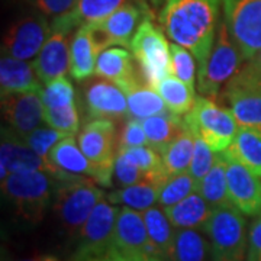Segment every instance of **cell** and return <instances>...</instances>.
<instances>
[{"mask_svg": "<svg viewBox=\"0 0 261 261\" xmlns=\"http://www.w3.org/2000/svg\"><path fill=\"white\" fill-rule=\"evenodd\" d=\"M221 0H167L160 25L174 44L189 49L203 65L214 47Z\"/></svg>", "mask_w": 261, "mask_h": 261, "instance_id": "6da1fadb", "label": "cell"}, {"mask_svg": "<svg viewBox=\"0 0 261 261\" xmlns=\"http://www.w3.org/2000/svg\"><path fill=\"white\" fill-rule=\"evenodd\" d=\"M105 197L106 193L92 178L71 173L57 177L53 209L64 232L77 237L96 205Z\"/></svg>", "mask_w": 261, "mask_h": 261, "instance_id": "7a4b0ae2", "label": "cell"}, {"mask_svg": "<svg viewBox=\"0 0 261 261\" xmlns=\"http://www.w3.org/2000/svg\"><path fill=\"white\" fill-rule=\"evenodd\" d=\"M54 185L56 178L45 171H20L2 180V192L13 206L19 219L29 225H37L45 218L53 205Z\"/></svg>", "mask_w": 261, "mask_h": 261, "instance_id": "3957f363", "label": "cell"}, {"mask_svg": "<svg viewBox=\"0 0 261 261\" xmlns=\"http://www.w3.org/2000/svg\"><path fill=\"white\" fill-rule=\"evenodd\" d=\"M244 57L233 42L222 19L218 25L214 47L203 65L199 67L197 89L205 97L215 99L240 71Z\"/></svg>", "mask_w": 261, "mask_h": 261, "instance_id": "277c9868", "label": "cell"}, {"mask_svg": "<svg viewBox=\"0 0 261 261\" xmlns=\"http://www.w3.org/2000/svg\"><path fill=\"white\" fill-rule=\"evenodd\" d=\"M152 19L141 22L129 47L140 64L144 83L157 90L159 84L171 74V53L164 32L154 25Z\"/></svg>", "mask_w": 261, "mask_h": 261, "instance_id": "5b68a950", "label": "cell"}, {"mask_svg": "<svg viewBox=\"0 0 261 261\" xmlns=\"http://www.w3.org/2000/svg\"><path fill=\"white\" fill-rule=\"evenodd\" d=\"M214 261H244L247 250V222L232 205L216 207L203 226Z\"/></svg>", "mask_w": 261, "mask_h": 261, "instance_id": "8992f818", "label": "cell"}, {"mask_svg": "<svg viewBox=\"0 0 261 261\" xmlns=\"http://www.w3.org/2000/svg\"><path fill=\"white\" fill-rule=\"evenodd\" d=\"M185 123L214 152H224L240 129L231 109H225L205 96L196 99L193 109L185 116Z\"/></svg>", "mask_w": 261, "mask_h": 261, "instance_id": "52a82bcc", "label": "cell"}, {"mask_svg": "<svg viewBox=\"0 0 261 261\" xmlns=\"http://www.w3.org/2000/svg\"><path fill=\"white\" fill-rule=\"evenodd\" d=\"M152 18V10L147 0L129 2L115 10L112 15L93 23H87L94 44L102 53L106 48L119 45L129 47L130 41L144 19Z\"/></svg>", "mask_w": 261, "mask_h": 261, "instance_id": "ba28073f", "label": "cell"}, {"mask_svg": "<svg viewBox=\"0 0 261 261\" xmlns=\"http://www.w3.org/2000/svg\"><path fill=\"white\" fill-rule=\"evenodd\" d=\"M118 214L119 209L106 197L96 205L89 219L75 237L77 245L71 261H89L102 257L112 250Z\"/></svg>", "mask_w": 261, "mask_h": 261, "instance_id": "9c48e42d", "label": "cell"}, {"mask_svg": "<svg viewBox=\"0 0 261 261\" xmlns=\"http://www.w3.org/2000/svg\"><path fill=\"white\" fill-rule=\"evenodd\" d=\"M224 20L244 60L261 49V0H222Z\"/></svg>", "mask_w": 261, "mask_h": 261, "instance_id": "30bf717a", "label": "cell"}, {"mask_svg": "<svg viewBox=\"0 0 261 261\" xmlns=\"http://www.w3.org/2000/svg\"><path fill=\"white\" fill-rule=\"evenodd\" d=\"M49 32L51 25L47 16L37 9L29 12L16 19L6 31L2 42L3 56L23 61L37 57L47 42Z\"/></svg>", "mask_w": 261, "mask_h": 261, "instance_id": "8fae6325", "label": "cell"}, {"mask_svg": "<svg viewBox=\"0 0 261 261\" xmlns=\"http://www.w3.org/2000/svg\"><path fill=\"white\" fill-rule=\"evenodd\" d=\"M0 180H5L12 173L39 170L51 174L53 177H61L67 171L54 166L49 160L42 159L28 145L22 135L12 128H2L0 144Z\"/></svg>", "mask_w": 261, "mask_h": 261, "instance_id": "7c38bea8", "label": "cell"}, {"mask_svg": "<svg viewBox=\"0 0 261 261\" xmlns=\"http://www.w3.org/2000/svg\"><path fill=\"white\" fill-rule=\"evenodd\" d=\"M79 147L97 167L113 174L115 160L119 151L116 126L111 119H89L79 132Z\"/></svg>", "mask_w": 261, "mask_h": 261, "instance_id": "4fadbf2b", "label": "cell"}, {"mask_svg": "<svg viewBox=\"0 0 261 261\" xmlns=\"http://www.w3.org/2000/svg\"><path fill=\"white\" fill-rule=\"evenodd\" d=\"M229 203L244 215L261 212V183L258 177L224 151Z\"/></svg>", "mask_w": 261, "mask_h": 261, "instance_id": "5bb4252c", "label": "cell"}, {"mask_svg": "<svg viewBox=\"0 0 261 261\" xmlns=\"http://www.w3.org/2000/svg\"><path fill=\"white\" fill-rule=\"evenodd\" d=\"M44 111L42 92L13 93L2 97L3 119L8 122L9 128L22 137L39 128V123L44 119Z\"/></svg>", "mask_w": 261, "mask_h": 261, "instance_id": "9a60e30c", "label": "cell"}, {"mask_svg": "<svg viewBox=\"0 0 261 261\" xmlns=\"http://www.w3.org/2000/svg\"><path fill=\"white\" fill-rule=\"evenodd\" d=\"M112 250L125 257L138 254L155 255L142 214L126 206L119 209L113 232Z\"/></svg>", "mask_w": 261, "mask_h": 261, "instance_id": "2e32d148", "label": "cell"}, {"mask_svg": "<svg viewBox=\"0 0 261 261\" xmlns=\"http://www.w3.org/2000/svg\"><path fill=\"white\" fill-rule=\"evenodd\" d=\"M84 105L89 119L128 118L126 96L118 84L109 80H94L84 89Z\"/></svg>", "mask_w": 261, "mask_h": 261, "instance_id": "e0dca14e", "label": "cell"}, {"mask_svg": "<svg viewBox=\"0 0 261 261\" xmlns=\"http://www.w3.org/2000/svg\"><path fill=\"white\" fill-rule=\"evenodd\" d=\"M48 160L67 173L92 178L103 187H111L113 185V174L97 167L87 159L82 148L79 147V142H75L73 137H65L60 141L49 151Z\"/></svg>", "mask_w": 261, "mask_h": 261, "instance_id": "ac0fdd59", "label": "cell"}, {"mask_svg": "<svg viewBox=\"0 0 261 261\" xmlns=\"http://www.w3.org/2000/svg\"><path fill=\"white\" fill-rule=\"evenodd\" d=\"M70 34L68 31L51 27L47 42L34 60L32 67L44 84L64 77L67 70H70Z\"/></svg>", "mask_w": 261, "mask_h": 261, "instance_id": "d6986e66", "label": "cell"}, {"mask_svg": "<svg viewBox=\"0 0 261 261\" xmlns=\"http://www.w3.org/2000/svg\"><path fill=\"white\" fill-rule=\"evenodd\" d=\"M129 2L138 0H77L68 13L53 19L51 27L71 32L74 28L102 20Z\"/></svg>", "mask_w": 261, "mask_h": 261, "instance_id": "ffe728a7", "label": "cell"}, {"mask_svg": "<svg viewBox=\"0 0 261 261\" xmlns=\"http://www.w3.org/2000/svg\"><path fill=\"white\" fill-rule=\"evenodd\" d=\"M0 90L2 97L13 93L42 92L41 80L34 67L9 56H2L0 60Z\"/></svg>", "mask_w": 261, "mask_h": 261, "instance_id": "44dd1931", "label": "cell"}, {"mask_svg": "<svg viewBox=\"0 0 261 261\" xmlns=\"http://www.w3.org/2000/svg\"><path fill=\"white\" fill-rule=\"evenodd\" d=\"M126 96L128 102V118L147 119L168 112L167 106L157 90L151 89L147 83H142L138 77L119 86Z\"/></svg>", "mask_w": 261, "mask_h": 261, "instance_id": "7402d4cb", "label": "cell"}, {"mask_svg": "<svg viewBox=\"0 0 261 261\" xmlns=\"http://www.w3.org/2000/svg\"><path fill=\"white\" fill-rule=\"evenodd\" d=\"M99 54L100 53L89 28L86 25L80 27L70 44V75L77 82L92 77L96 71V60Z\"/></svg>", "mask_w": 261, "mask_h": 261, "instance_id": "603a6c76", "label": "cell"}, {"mask_svg": "<svg viewBox=\"0 0 261 261\" xmlns=\"http://www.w3.org/2000/svg\"><path fill=\"white\" fill-rule=\"evenodd\" d=\"M164 212L178 229H197L203 228L209 221L214 207L199 193H192L176 205L166 207Z\"/></svg>", "mask_w": 261, "mask_h": 261, "instance_id": "cb8c5ba5", "label": "cell"}, {"mask_svg": "<svg viewBox=\"0 0 261 261\" xmlns=\"http://www.w3.org/2000/svg\"><path fill=\"white\" fill-rule=\"evenodd\" d=\"M94 74L115 84H121L135 79L134 56L122 47H109L103 49L96 60Z\"/></svg>", "mask_w": 261, "mask_h": 261, "instance_id": "d4e9b609", "label": "cell"}, {"mask_svg": "<svg viewBox=\"0 0 261 261\" xmlns=\"http://www.w3.org/2000/svg\"><path fill=\"white\" fill-rule=\"evenodd\" d=\"M168 261H214L209 240L197 229H178L167 255Z\"/></svg>", "mask_w": 261, "mask_h": 261, "instance_id": "484cf974", "label": "cell"}, {"mask_svg": "<svg viewBox=\"0 0 261 261\" xmlns=\"http://www.w3.org/2000/svg\"><path fill=\"white\" fill-rule=\"evenodd\" d=\"M193 152H195V134L186 126L176 140L171 141L160 151L168 177L189 171Z\"/></svg>", "mask_w": 261, "mask_h": 261, "instance_id": "4316f807", "label": "cell"}, {"mask_svg": "<svg viewBox=\"0 0 261 261\" xmlns=\"http://www.w3.org/2000/svg\"><path fill=\"white\" fill-rule=\"evenodd\" d=\"M142 126L148 138V147L159 152L171 141L176 140L186 128L185 119H180L178 115H174L170 111L142 119Z\"/></svg>", "mask_w": 261, "mask_h": 261, "instance_id": "83f0119b", "label": "cell"}, {"mask_svg": "<svg viewBox=\"0 0 261 261\" xmlns=\"http://www.w3.org/2000/svg\"><path fill=\"white\" fill-rule=\"evenodd\" d=\"M229 109L240 128L251 129L261 135V93L225 92Z\"/></svg>", "mask_w": 261, "mask_h": 261, "instance_id": "f1b7e54d", "label": "cell"}, {"mask_svg": "<svg viewBox=\"0 0 261 261\" xmlns=\"http://www.w3.org/2000/svg\"><path fill=\"white\" fill-rule=\"evenodd\" d=\"M228 155L261 177V135L247 128H240L232 144L225 149Z\"/></svg>", "mask_w": 261, "mask_h": 261, "instance_id": "f546056e", "label": "cell"}, {"mask_svg": "<svg viewBox=\"0 0 261 261\" xmlns=\"http://www.w3.org/2000/svg\"><path fill=\"white\" fill-rule=\"evenodd\" d=\"M197 193L205 199L214 209L231 205L228 197V180H226V160L221 152L214 167L197 183Z\"/></svg>", "mask_w": 261, "mask_h": 261, "instance_id": "4dcf8cb0", "label": "cell"}, {"mask_svg": "<svg viewBox=\"0 0 261 261\" xmlns=\"http://www.w3.org/2000/svg\"><path fill=\"white\" fill-rule=\"evenodd\" d=\"M142 216H144V222L148 231L149 241L152 245L154 254L161 258H167L170 248L174 241V235H176V231L173 229L174 225L171 224V221L168 219L164 211L154 206L144 211Z\"/></svg>", "mask_w": 261, "mask_h": 261, "instance_id": "1f68e13d", "label": "cell"}, {"mask_svg": "<svg viewBox=\"0 0 261 261\" xmlns=\"http://www.w3.org/2000/svg\"><path fill=\"white\" fill-rule=\"evenodd\" d=\"M160 190L161 189L159 186L142 181L134 186L119 187L111 193H106V199L112 205L126 206L135 211H147L159 200Z\"/></svg>", "mask_w": 261, "mask_h": 261, "instance_id": "d6a6232c", "label": "cell"}, {"mask_svg": "<svg viewBox=\"0 0 261 261\" xmlns=\"http://www.w3.org/2000/svg\"><path fill=\"white\" fill-rule=\"evenodd\" d=\"M157 92L163 97L168 111L174 115H187L195 106V90H192L186 83L178 80L177 77H166L159 84Z\"/></svg>", "mask_w": 261, "mask_h": 261, "instance_id": "836d02e7", "label": "cell"}, {"mask_svg": "<svg viewBox=\"0 0 261 261\" xmlns=\"http://www.w3.org/2000/svg\"><path fill=\"white\" fill-rule=\"evenodd\" d=\"M225 92H251L261 93V49L247 60L232 80L226 84Z\"/></svg>", "mask_w": 261, "mask_h": 261, "instance_id": "e575fe53", "label": "cell"}, {"mask_svg": "<svg viewBox=\"0 0 261 261\" xmlns=\"http://www.w3.org/2000/svg\"><path fill=\"white\" fill-rule=\"evenodd\" d=\"M195 192H197V181L189 171H186L170 177L164 183V186L160 190L159 203L166 209L181 202L183 199H186L187 196Z\"/></svg>", "mask_w": 261, "mask_h": 261, "instance_id": "d590c367", "label": "cell"}, {"mask_svg": "<svg viewBox=\"0 0 261 261\" xmlns=\"http://www.w3.org/2000/svg\"><path fill=\"white\" fill-rule=\"evenodd\" d=\"M44 121L48 126L54 128L65 134L67 137H73L79 132L80 128V113L77 105L71 103L68 106L57 108V109H47L44 111Z\"/></svg>", "mask_w": 261, "mask_h": 261, "instance_id": "8d00e7d4", "label": "cell"}, {"mask_svg": "<svg viewBox=\"0 0 261 261\" xmlns=\"http://www.w3.org/2000/svg\"><path fill=\"white\" fill-rule=\"evenodd\" d=\"M171 74L177 77L183 83H186L192 90H195V71L196 63L193 54L181 45L171 44Z\"/></svg>", "mask_w": 261, "mask_h": 261, "instance_id": "74e56055", "label": "cell"}, {"mask_svg": "<svg viewBox=\"0 0 261 261\" xmlns=\"http://www.w3.org/2000/svg\"><path fill=\"white\" fill-rule=\"evenodd\" d=\"M75 92L71 82L67 77H60L45 84L42 89V100L47 109H57L68 106L75 100Z\"/></svg>", "mask_w": 261, "mask_h": 261, "instance_id": "f35d334b", "label": "cell"}, {"mask_svg": "<svg viewBox=\"0 0 261 261\" xmlns=\"http://www.w3.org/2000/svg\"><path fill=\"white\" fill-rule=\"evenodd\" d=\"M65 137H67L65 134L54 129L51 126H39V128L32 130L29 135L23 137V138H25L29 147L34 149L38 155L48 160L49 151L54 148L57 144L63 138H65Z\"/></svg>", "mask_w": 261, "mask_h": 261, "instance_id": "ab89813d", "label": "cell"}, {"mask_svg": "<svg viewBox=\"0 0 261 261\" xmlns=\"http://www.w3.org/2000/svg\"><path fill=\"white\" fill-rule=\"evenodd\" d=\"M113 180L119 187H128L147 181V176L138 166H135L122 152H118L113 166Z\"/></svg>", "mask_w": 261, "mask_h": 261, "instance_id": "60d3db41", "label": "cell"}, {"mask_svg": "<svg viewBox=\"0 0 261 261\" xmlns=\"http://www.w3.org/2000/svg\"><path fill=\"white\" fill-rule=\"evenodd\" d=\"M215 161H216V157L214 155V151L211 149V147L200 137L195 135V152H193L189 173L193 176L197 183L211 171Z\"/></svg>", "mask_w": 261, "mask_h": 261, "instance_id": "b9f144b4", "label": "cell"}, {"mask_svg": "<svg viewBox=\"0 0 261 261\" xmlns=\"http://www.w3.org/2000/svg\"><path fill=\"white\" fill-rule=\"evenodd\" d=\"M147 145H148V138L142 126V121L128 118L119 137V151L137 148V147H147Z\"/></svg>", "mask_w": 261, "mask_h": 261, "instance_id": "7bdbcfd3", "label": "cell"}, {"mask_svg": "<svg viewBox=\"0 0 261 261\" xmlns=\"http://www.w3.org/2000/svg\"><path fill=\"white\" fill-rule=\"evenodd\" d=\"M34 9L39 10L45 16L58 18L61 15L68 13L75 6L77 0H31Z\"/></svg>", "mask_w": 261, "mask_h": 261, "instance_id": "ee69618b", "label": "cell"}, {"mask_svg": "<svg viewBox=\"0 0 261 261\" xmlns=\"http://www.w3.org/2000/svg\"><path fill=\"white\" fill-rule=\"evenodd\" d=\"M247 261H261V216L252 222L250 229Z\"/></svg>", "mask_w": 261, "mask_h": 261, "instance_id": "f6af8a7d", "label": "cell"}, {"mask_svg": "<svg viewBox=\"0 0 261 261\" xmlns=\"http://www.w3.org/2000/svg\"><path fill=\"white\" fill-rule=\"evenodd\" d=\"M89 261H129L125 255H122L118 251H115V250H111V251L108 252V254H105L102 257H97V258H92V260Z\"/></svg>", "mask_w": 261, "mask_h": 261, "instance_id": "bcb514c9", "label": "cell"}, {"mask_svg": "<svg viewBox=\"0 0 261 261\" xmlns=\"http://www.w3.org/2000/svg\"><path fill=\"white\" fill-rule=\"evenodd\" d=\"M129 261H164V258L157 255H149V254H138V255H130L126 257Z\"/></svg>", "mask_w": 261, "mask_h": 261, "instance_id": "7dc6e473", "label": "cell"}, {"mask_svg": "<svg viewBox=\"0 0 261 261\" xmlns=\"http://www.w3.org/2000/svg\"><path fill=\"white\" fill-rule=\"evenodd\" d=\"M147 2H148L149 6L154 8V9H159V8L164 6L167 3V0H147Z\"/></svg>", "mask_w": 261, "mask_h": 261, "instance_id": "c3c4849f", "label": "cell"}, {"mask_svg": "<svg viewBox=\"0 0 261 261\" xmlns=\"http://www.w3.org/2000/svg\"><path fill=\"white\" fill-rule=\"evenodd\" d=\"M23 261H44V257H35V258H29V260H23Z\"/></svg>", "mask_w": 261, "mask_h": 261, "instance_id": "681fc988", "label": "cell"}]
</instances>
